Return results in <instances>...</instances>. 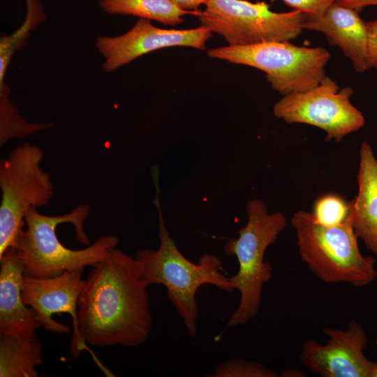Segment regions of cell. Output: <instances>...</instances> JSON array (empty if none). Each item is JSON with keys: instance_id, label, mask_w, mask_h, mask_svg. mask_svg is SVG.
I'll use <instances>...</instances> for the list:
<instances>
[{"instance_id": "1", "label": "cell", "mask_w": 377, "mask_h": 377, "mask_svg": "<svg viewBox=\"0 0 377 377\" xmlns=\"http://www.w3.org/2000/svg\"><path fill=\"white\" fill-rule=\"evenodd\" d=\"M92 267L78 300L82 342L101 348L143 344L153 318L140 262L114 247Z\"/></svg>"}, {"instance_id": "2", "label": "cell", "mask_w": 377, "mask_h": 377, "mask_svg": "<svg viewBox=\"0 0 377 377\" xmlns=\"http://www.w3.org/2000/svg\"><path fill=\"white\" fill-rule=\"evenodd\" d=\"M89 212V206L84 204L59 216L45 215L36 207L30 208L13 245L22 259L24 275L46 279L66 270L94 267L105 259L119 239L104 235L90 245L83 226Z\"/></svg>"}, {"instance_id": "3", "label": "cell", "mask_w": 377, "mask_h": 377, "mask_svg": "<svg viewBox=\"0 0 377 377\" xmlns=\"http://www.w3.org/2000/svg\"><path fill=\"white\" fill-rule=\"evenodd\" d=\"M156 195L154 200L158 212L160 244L157 249H140L135 258L140 262L142 278L147 286L163 285L167 296L184 321L190 336L197 333L199 307L195 299L200 287L209 284L220 290H235L230 277L223 272L222 263L216 256L205 253L197 263L188 260L178 249L165 224L161 208L158 170L151 171Z\"/></svg>"}, {"instance_id": "4", "label": "cell", "mask_w": 377, "mask_h": 377, "mask_svg": "<svg viewBox=\"0 0 377 377\" xmlns=\"http://www.w3.org/2000/svg\"><path fill=\"white\" fill-rule=\"evenodd\" d=\"M291 224L301 260L322 281L363 286L376 279V260L361 254L348 217L339 225L326 226L318 223L312 213L300 210Z\"/></svg>"}, {"instance_id": "5", "label": "cell", "mask_w": 377, "mask_h": 377, "mask_svg": "<svg viewBox=\"0 0 377 377\" xmlns=\"http://www.w3.org/2000/svg\"><path fill=\"white\" fill-rule=\"evenodd\" d=\"M248 221L238 231V237L230 239L224 251L235 256L239 265L236 274L230 277L240 300L227 327L242 326L258 313L264 284L272 276V266L264 260L267 248L274 243L287 225L286 217L279 212L269 214L265 204L250 200L246 206Z\"/></svg>"}, {"instance_id": "6", "label": "cell", "mask_w": 377, "mask_h": 377, "mask_svg": "<svg viewBox=\"0 0 377 377\" xmlns=\"http://www.w3.org/2000/svg\"><path fill=\"white\" fill-rule=\"evenodd\" d=\"M209 57L262 71L271 87L283 96L308 91L326 76L330 52L321 47H303L290 41H269L210 49Z\"/></svg>"}, {"instance_id": "7", "label": "cell", "mask_w": 377, "mask_h": 377, "mask_svg": "<svg viewBox=\"0 0 377 377\" xmlns=\"http://www.w3.org/2000/svg\"><path fill=\"white\" fill-rule=\"evenodd\" d=\"M43 150L24 142L0 161V256L15 244L31 207L47 205L54 187L48 172L40 167Z\"/></svg>"}, {"instance_id": "8", "label": "cell", "mask_w": 377, "mask_h": 377, "mask_svg": "<svg viewBox=\"0 0 377 377\" xmlns=\"http://www.w3.org/2000/svg\"><path fill=\"white\" fill-rule=\"evenodd\" d=\"M198 17L200 24L230 45L290 41L302 32L306 16L299 10L274 12L265 1L208 0Z\"/></svg>"}, {"instance_id": "9", "label": "cell", "mask_w": 377, "mask_h": 377, "mask_svg": "<svg viewBox=\"0 0 377 377\" xmlns=\"http://www.w3.org/2000/svg\"><path fill=\"white\" fill-rule=\"evenodd\" d=\"M353 89H340L325 76L313 88L283 96L273 106L274 114L287 123L305 124L326 132L325 140L340 141L364 125L362 113L350 102Z\"/></svg>"}, {"instance_id": "10", "label": "cell", "mask_w": 377, "mask_h": 377, "mask_svg": "<svg viewBox=\"0 0 377 377\" xmlns=\"http://www.w3.org/2000/svg\"><path fill=\"white\" fill-rule=\"evenodd\" d=\"M212 32L200 25L186 29H168L154 26L151 20L138 18L132 28L118 36H99L96 46L104 58L103 70L117 71L151 52L171 47L206 49Z\"/></svg>"}, {"instance_id": "11", "label": "cell", "mask_w": 377, "mask_h": 377, "mask_svg": "<svg viewBox=\"0 0 377 377\" xmlns=\"http://www.w3.org/2000/svg\"><path fill=\"white\" fill-rule=\"evenodd\" d=\"M84 269L66 270L62 274L46 279L24 275L22 290L24 302L37 313L45 330L57 334H67L71 328L52 318V315L68 313L73 320V337L70 351L77 358L86 348L80 338L77 323L78 300L86 279L82 278Z\"/></svg>"}, {"instance_id": "12", "label": "cell", "mask_w": 377, "mask_h": 377, "mask_svg": "<svg viewBox=\"0 0 377 377\" xmlns=\"http://www.w3.org/2000/svg\"><path fill=\"white\" fill-rule=\"evenodd\" d=\"M327 343L306 341L300 360L314 374L322 377H374L377 362L368 360L363 350L368 338L360 324L350 320L346 330L324 327Z\"/></svg>"}, {"instance_id": "13", "label": "cell", "mask_w": 377, "mask_h": 377, "mask_svg": "<svg viewBox=\"0 0 377 377\" xmlns=\"http://www.w3.org/2000/svg\"><path fill=\"white\" fill-rule=\"evenodd\" d=\"M303 29L322 33L330 44L342 51L357 73L369 71L367 22L359 11L336 1L321 16L306 19Z\"/></svg>"}, {"instance_id": "14", "label": "cell", "mask_w": 377, "mask_h": 377, "mask_svg": "<svg viewBox=\"0 0 377 377\" xmlns=\"http://www.w3.org/2000/svg\"><path fill=\"white\" fill-rule=\"evenodd\" d=\"M0 333L36 332L42 325L35 310L23 301L24 265L15 246L0 256Z\"/></svg>"}, {"instance_id": "15", "label": "cell", "mask_w": 377, "mask_h": 377, "mask_svg": "<svg viewBox=\"0 0 377 377\" xmlns=\"http://www.w3.org/2000/svg\"><path fill=\"white\" fill-rule=\"evenodd\" d=\"M357 179L358 193L348 203V217L357 237L377 255V159L366 141L360 147Z\"/></svg>"}, {"instance_id": "16", "label": "cell", "mask_w": 377, "mask_h": 377, "mask_svg": "<svg viewBox=\"0 0 377 377\" xmlns=\"http://www.w3.org/2000/svg\"><path fill=\"white\" fill-rule=\"evenodd\" d=\"M43 346L36 332L0 333V377H37L43 363Z\"/></svg>"}, {"instance_id": "17", "label": "cell", "mask_w": 377, "mask_h": 377, "mask_svg": "<svg viewBox=\"0 0 377 377\" xmlns=\"http://www.w3.org/2000/svg\"><path fill=\"white\" fill-rule=\"evenodd\" d=\"M99 6L108 15H132L170 26L182 23L187 15L200 13L184 10L173 0H100Z\"/></svg>"}, {"instance_id": "18", "label": "cell", "mask_w": 377, "mask_h": 377, "mask_svg": "<svg viewBox=\"0 0 377 377\" xmlns=\"http://www.w3.org/2000/svg\"><path fill=\"white\" fill-rule=\"evenodd\" d=\"M27 13L24 23L9 36L0 40V76L5 77L13 56L16 50L25 45L29 33L46 19L40 0L27 2Z\"/></svg>"}, {"instance_id": "19", "label": "cell", "mask_w": 377, "mask_h": 377, "mask_svg": "<svg viewBox=\"0 0 377 377\" xmlns=\"http://www.w3.org/2000/svg\"><path fill=\"white\" fill-rule=\"evenodd\" d=\"M52 126V122L27 121L21 116L18 107L10 101L9 94L0 96L1 147L13 138H22Z\"/></svg>"}, {"instance_id": "20", "label": "cell", "mask_w": 377, "mask_h": 377, "mask_svg": "<svg viewBox=\"0 0 377 377\" xmlns=\"http://www.w3.org/2000/svg\"><path fill=\"white\" fill-rule=\"evenodd\" d=\"M348 213V204L341 196L332 193L318 198L312 212L315 220L326 226H334L343 223Z\"/></svg>"}, {"instance_id": "21", "label": "cell", "mask_w": 377, "mask_h": 377, "mask_svg": "<svg viewBox=\"0 0 377 377\" xmlns=\"http://www.w3.org/2000/svg\"><path fill=\"white\" fill-rule=\"evenodd\" d=\"M210 377H276L263 365L242 359H230L218 364Z\"/></svg>"}, {"instance_id": "22", "label": "cell", "mask_w": 377, "mask_h": 377, "mask_svg": "<svg viewBox=\"0 0 377 377\" xmlns=\"http://www.w3.org/2000/svg\"><path fill=\"white\" fill-rule=\"evenodd\" d=\"M293 8L302 12L306 19L321 16L337 0H281Z\"/></svg>"}, {"instance_id": "23", "label": "cell", "mask_w": 377, "mask_h": 377, "mask_svg": "<svg viewBox=\"0 0 377 377\" xmlns=\"http://www.w3.org/2000/svg\"><path fill=\"white\" fill-rule=\"evenodd\" d=\"M369 69L377 70V20L367 22Z\"/></svg>"}, {"instance_id": "24", "label": "cell", "mask_w": 377, "mask_h": 377, "mask_svg": "<svg viewBox=\"0 0 377 377\" xmlns=\"http://www.w3.org/2000/svg\"><path fill=\"white\" fill-rule=\"evenodd\" d=\"M337 2L357 11L367 6H377V0H337Z\"/></svg>"}, {"instance_id": "25", "label": "cell", "mask_w": 377, "mask_h": 377, "mask_svg": "<svg viewBox=\"0 0 377 377\" xmlns=\"http://www.w3.org/2000/svg\"><path fill=\"white\" fill-rule=\"evenodd\" d=\"M181 8L186 10L197 11L208 0H173Z\"/></svg>"}, {"instance_id": "26", "label": "cell", "mask_w": 377, "mask_h": 377, "mask_svg": "<svg viewBox=\"0 0 377 377\" xmlns=\"http://www.w3.org/2000/svg\"><path fill=\"white\" fill-rule=\"evenodd\" d=\"M374 377H377V369H376V370L375 371Z\"/></svg>"}]
</instances>
